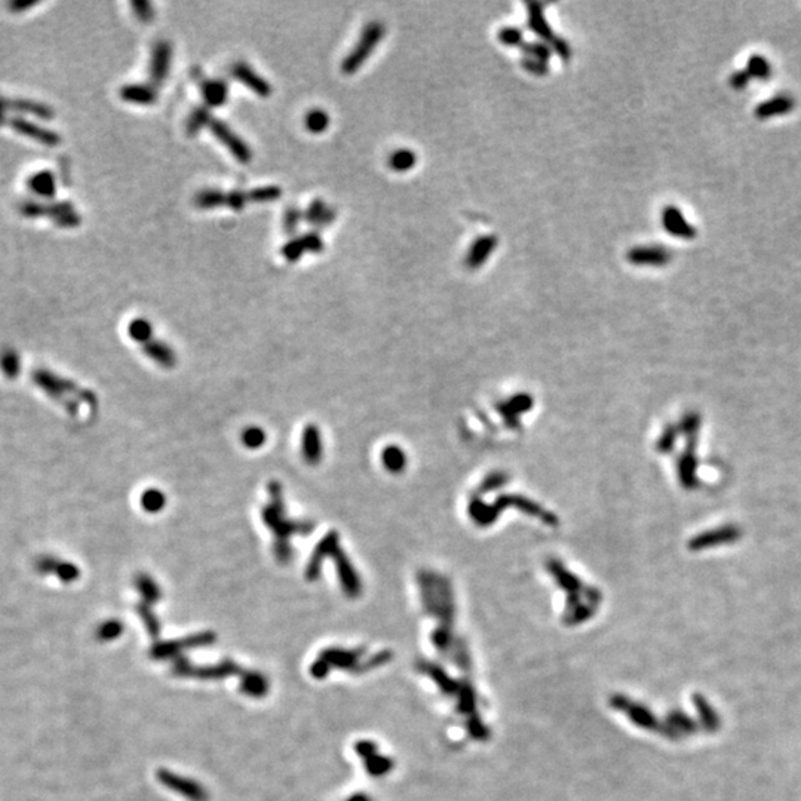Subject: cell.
<instances>
[{"label":"cell","mask_w":801,"mask_h":801,"mask_svg":"<svg viewBox=\"0 0 801 801\" xmlns=\"http://www.w3.org/2000/svg\"><path fill=\"white\" fill-rule=\"evenodd\" d=\"M301 239H303L306 252H315V254L322 252V249H324V242H322L321 236H319L316 232H309V233L303 234V236H301Z\"/></svg>","instance_id":"74e56055"},{"label":"cell","mask_w":801,"mask_h":801,"mask_svg":"<svg viewBox=\"0 0 801 801\" xmlns=\"http://www.w3.org/2000/svg\"><path fill=\"white\" fill-rule=\"evenodd\" d=\"M241 441L247 448H260L266 443V432L259 426H249L242 432Z\"/></svg>","instance_id":"4dcf8cb0"},{"label":"cell","mask_w":801,"mask_h":801,"mask_svg":"<svg viewBox=\"0 0 801 801\" xmlns=\"http://www.w3.org/2000/svg\"><path fill=\"white\" fill-rule=\"evenodd\" d=\"M172 48L167 41H159L155 43L152 51V60L149 67V76L152 85H162L167 81L171 68Z\"/></svg>","instance_id":"ba28073f"},{"label":"cell","mask_w":801,"mask_h":801,"mask_svg":"<svg viewBox=\"0 0 801 801\" xmlns=\"http://www.w3.org/2000/svg\"><path fill=\"white\" fill-rule=\"evenodd\" d=\"M156 776L162 782V785H165L167 788L189 798L190 801H207L208 800V794H207L205 788L200 787L197 782H195V780H190L187 777H181L175 773H171V772L163 770V769L157 770Z\"/></svg>","instance_id":"52a82bcc"},{"label":"cell","mask_w":801,"mask_h":801,"mask_svg":"<svg viewBox=\"0 0 801 801\" xmlns=\"http://www.w3.org/2000/svg\"><path fill=\"white\" fill-rule=\"evenodd\" d=\"M208 128L211 134L224 145L236 160H239L241 163L251 162L252 152L249 149V145L238 134H236L226 122L214 118Z\"/></svg>","instance_id":"277c9868"},{"label":"cell","mask_w":801,"mask_h":801,"mask_svg":"<svg viewBox=\"0 0 801 801\" xmlns=\"http://www.w3.org/2000/svg\"><path fill=\"white\" fill-rule=\"evenodd\" d=\"M389 168L395 172H407L417 163V155L411 149H398L389 156Z\"/></svg>","instance_id":"603a6c76"},{"label":"cell","mask_w":801,"mask_h":801,"mask_svg":"<svg viewBox=\"0 0 801 801\" xmlns=\"http://www.w3.org/2000/svg\"><path fill=\"white\" fill-rule=\"evenodd\" d=\"M130 336L133 340H135L140 344L148 343L149 340L153 339V326L149 321H145L143 318H137L130 324Z\"/></svg>","instance_id":"83f0119b"},{"label":"cell","mask_w":801,"mask_h":801,"mask_svg":"<svg viewBox=\"0 0 801 801\" xmlns=\"http://www.w3.org/2000/svg\"><path fill=\"white\" fill-rule=\"evenodd\" d=\"M143 352L145 353V356L150 358L152 361H155L157 366H162L165 368H172L177 362V356L174 349L171 346H168L165 341H160V340H149L148 343L141 344Z\"/></svg>","instance_id":"9a60e30c"},{"label":"cell","mask_w":801,"mask_h":801,"mask_svg":"<svg viewBox=\"0 0 801 801\" xmlns=\"http://www.w3.org/2000/svg\"><path fill=\"white\" fill-rule=\"evenodd\" d=\"M311 671H312V676H314L315 678H324V677L326 676V673H329L330 666L326 665V662H324V661L319 658V661L312 665V669H311Z\"/></svg>","instance_id":"60d3db41"},{"label":"cell","mask_w":801,"mask_h":801,"mask_svg":"<svg viewBox=\"0 0 801 801\" xmlns=\"http://www.w3.org/2000/svg\"><path fill=\"white\" fill-rule=\"evenodd\" d=\"M521 66L525 71H529V73H532V75H536V76H544V75H548V71H549L548 63L536 60V58L522 57Z\"/></svg>","instance_id":"d590c367"},{"label":"cell","mask_w":801,"mask_h":801,"mask_svg":"<svg viewBox=\"0 0 801 801\" xmlns=\"http://www.w3.org/2000/svg\"><path fill=\"white\" fill-rule=\"evenodd\" d=\"M193 202L199 210H212L218 207H224V192L218 189L200 190L195 196Z\"/></svg>","instance_id":"cb8c5ba5"},{"label":"cell","mask_w":801,"mask_h":801,"mask_svg":"<svg viewBox=\"0 0 801 801\" xmlns=\"http://www.w3.org/2000/svg\"><path fill=\"white\" fill-rule=\"evenodd\" d=\"M661 220L666 233L673 236V238L684 239V241H691L696 238L698 234L696 227L687 220L678 207L676 205L665 207L662 211Z\"/></svg>","instance_id":"8992f818"},{"label":"cell","mask_w":801,"mask_h":801,"mask_svg":"<svg viewBox=\"0 0 801 801\" xmlns=\"http://www.w3.org/2000/svg\"><path fill=\"white\" fill-rule=\"evenodd\" d=\"M135 588L140 591L143 596V603L153 606V603H156V601L162 598L160 586L156 584V580L152 576L145 573H140L135 577Z\"/></svg>","instance_id":"d6986e66"},{"label":"cell","mask_w":801,"mask_h":801,"mask_svg":"<svg viewBox=\"0 0 801 801\" xmlns=\"http://www.w3.org/2000/svg\"><path fill=\"white\" fill-rule=\"evenodd\" d=\"M207 107H220L227 101L229 86L223 79H207L200 85Z\"/></svg>","instance_id":"e0dca14e"},{"label":"cell","mask_w":801,"mask_h":801,"mask_svg":"<svg viewBox=\"0 0 801 801\" xmlns=\"http://www.w3.org/2000/svg\"><path fill=\"white\" fill-rule=\"evenodd\" d=\"M232 75L236 81H239L242 85H245L248 89H251L252 93H256L259 97L267 98L272 94V86L270 83L260 76L259 73L254 70L249 64L244 63V61H238L234 63L232 67Z\"/></svg>","instance_id":"9c48e42d"},{"label":"cell","mask_w":801,"mask_h":801,"mask_svg":"<svg viewBox=\"0 0 801 801\" xmlns=\"http://www.w3.org/2000/svg\"><path fill=\"white\" fill-rule=\"evenodd\" d=\"M527 11H529L527 12V23H529V29L536 36H539L546 45H549L552 48L559 38L552 31L548 21H546L544 5L539 2H530L527 4Z\"/></svg>","instance_id":"8fae6325"},{"label":"cell","mask_w":801,"mask_h":801,"mask_svg":"<svg viewBox=\"0 0 801 801\" xmlns=\"http://www.w3.org/2000/svg\"><path fill=\"white\" fill-rule=\"evenodd\" d=\"M120 632H122V625L119 622H110L105 626V631H103V635L108 636V639H112V636L115 639V636H118Z\"/></svg>","instance_id":"b9f144b4"},{"label":"cell","mask_w":801,"mask_h":801,"mask_svg":"<svg viewBox=\"0 0 801 801\" xmlns=\"http://www.w3.org/2000/svg\"><path fill=\"white\" fill-rule=\"evenodd\" d=\"M167 505V497L163 495V491L157 488L145 490L141 496V506L145 512L157 514L160 512Z\"/></svg>","instance_id":"d4e9b609"},{"label":"cell","mask_w":801,"mask_h":801,"mask_svg":"<svg viewBox=\"0 0 801 801\" xmlns=\"http://www.w3.org/2000/svg\"><path fill=\"white\" fill-rule=\"evenodd\" d=\"M301 456L304 462L311 466H316L322 460V435L316 425H307L301 433Z\"/></svg>","instance_id":"7c38bea8"},{"label":"cell","mask_w":801,"mask_h":801,"mask_svg":"<svg viewBox=\"0 0 801 801\" xmlns=\"http://www.w3.org/2000/svg\"><path fill=\"white\" fill-rule=\"evenodd\" d=\"M385 36V26L380 21H371L362 30L359 41L355 43L353 49L346 56L341 63V71L344 75H353L361 66L366 64L371 53L376 51L377 45Z\"/></svg>","instance_id":"3957f363"},{"label":"cell","mask_w":801,"mask_h":801,"mask_svg":"<svg viewBox=\"0 0 801 801\" xmlns=\"http://www.w3.org/2000/svg\"><path fill=\"white\" fill-rule=\"evenodd\" d=\"M626 259L634 266L663 267L671 263L672 252L663 245H641L631 248Z\"/></svg>","instance_id":"5b68a950"},{"label":"cell","mask_w":801,"mask_h":801,"mask_svg":"<svg viewBox=\"0 0 801 801\" xmlns=\"http://www.w3.org/2000/svg\"><path fill=\"white\" fill-rule=\"evenodd\" d=\"M267 493L269 502L263 506L262 518L264 525L273 533V554L277 561L286 564L293 558L291 539L297 534H311L315 530V524L312 521H299L286 517L282 485L278 481L269 482Z\"/></svg>","instance_id":"6da1fadb"},{"label":"cell","mask_w":801,"mask_h":801,"mask_svg":"<svg viewBox=\"0 0 801 801\" xmlns=\"http://www.w3.org/2000/svg\"><path fill=\"white\" fill-rule=\"evenodd\" d=\"M212 115L210 107L202 105V107H196L195 110L190 113V116L186 120V133L190 137L197 135L200 131L204 128H208L211 120H212Z\"/></svg>","instance_id":"ffe728a7"},{"label":"cell","mask_w":801,"mask_h":801,"mask_svg":"<svg viewBox=\"0 0 801 801\" xmlns=\"http://www.w3.org/2000/svg\"><path fill=\"white\" fill-rule=\"evenodd\" d=\"M301 218H303V212L297 207H289L284 215V230L288 234L296 233Z\"/></svg>","instance_id":"e575fe53"},{"label":"cell","mask_w":801,"mask_h":801,"mask_svg":"<svg viewBox=\"0 0 801 801\" xmlns=\"http://www.w3.org/2000/svg\"><path fill=\"white\" fill-rule=\"evenodd\" d=\"M381 462L391 472H400L405 466V454L399 447H388L381 453Z\"/></svg>","instance_id":"4316f807"},{"label":"cell","mask_w":801,"mask_h":801,"mask_svg":"<svg viewBox=\"0 0 801 801\" xmlns=\"http://www.w3.org/2000/svg\"><path fill=\"white\" fill-rule=\"evenodd\" d=\"M131 6L135 16L143 23H150L155 18V9L150 2H141V0H137V2L131 4Z\"/></svg>","instance_id":"8d00e7d4"},{"label":"cell","mask_w":801,"mask_h":801,"mask_svg":"<svg viewBox=\"0 0 801 801\" xmlns=\"http://www.w3.org/2000/svg\"><path fill=\"white\" fill-rule=\"evenodd\" d=\"M303 217L307 223L322 227V226H329L334 220L336 211L330 207H326L321 199H316L309 205Z\"/></svg>","instance_id":"ac0fdd59"},{"label":"cell","mask_w":801,"mask_h":801,"mask_svg":"<svg viewBox=\"0 0 801 801\" xmlns=\"http://www.w3.org/2000/svg\"><path fill=\"white\" fill-rule=\"evenodd\" d=\"M34 183H41L39 187H36L38 190L36 192H41L45 196H51L52 193H56V181L49 175V174H42L39 178L34 180Z\"/></svg>","instance_id":"ab89813d"},{"label":"cell","mask_w":801,"mask_h":801,"mask_svg":"<svg viewBox=\"0 0 801 801\" xmlns=\"http://www.w3.org/2000/svg\"><path fill=\"white\" fill-rule=\"evenodd\" d=\"M248 195H249L251 202L267 204V202H273V200L279 199L282 196V190L277 186H266V187L252 189V190L248 192Z\"/></svg>","instance_id":"f546056e"},{"label":"cell","mask_w":801,"mask_h":801,"mask_svg":"<svg viewBox=\"0 0 801 801\" xmlns=\"http://www.w3.org/2000/svg\"><path fill=\"white\" fill-rule=\"evenodd\" d=\"M214 641V634L211 632H202V634H197V635H192L189 636L187 640H183L181 643H165V644H156L152 650L153 656L157 659H163L167 656H171L172 653H177L180 648H186V647H197V646H205V644H211Z\"/></svg>","instance_id":"5bb4252c"},{"label":"cell","mask_w":801,"mask_h":801,"mask_svg":"<svg viewBox=\"0 0 801 801\" xmlns=\"http://www.w3.org/2000/svg\"><path fill=\"white\" fill-rule=\"evenodd\" d=\"M795 107V100L788 94H779L766 101H761L754 110V116L760 120H768L776 116H785Z\"/></svg>","instance_id":"4fadbf2b"},{"label":"cell","mask_w":801,"mask_h":801,"mask_svg":"<svg viewBox=\"0 0 801 801\" xmlns=\"http://www.w3.org/2000/svg\"><path fill=\"white\" fill-rule=\"evenodd\" d=\"M745 70L751 79L757 81H769L773 73L770 61L766 57L760 56V53H753L748 61H746Z\"/></svg>","instance_id":"44dd1931"},{"label":"cell","mask_w":801,"mask_h":801,"mask_svg":"<svg viewBox=\"0 0 801 801\" xmlns=\"http://www.w3.org/2000/svg\"><path fill=\"white\" fill-rule=\"evenodd\" d=\"M304 252H306V248H304V244H303L301 238L289 239L282 248V256L288 262H297Z\"/></svg>","instance_id":"836d02e7"},{"label":"cell","mask_w":801,"mask_h":801,"mask_svg":"<svg viewBox=\"0 0 801 801\" xmlns=\"http://www.w3.org/2000/svg\"><path fill=\"white\" fill-rule=\"evenodd\" d=\"M750 81H751V78H750L748 73H746V70H736V71L732 73L730 78H729V85L736 91H742V89L748 86Z\"/></svg>","instance_id":"f35d334b"},{"label":"cell","mask_w":801,"mask_h":801,"mask_svg":"<svg viewBox=\"0 0 801 801\" xmlns=\"http://www.w3.org/2000/svg\"><path fill=\"white\" fill-rule=\"evenodd\" d=\"M325 558H331L336 562L340 585L344 594L351 598L359 596L361 594L359 576L355 572V567L352 566L348 555H346L344 551L341 549L340 536L337 532H330L318 543L315 551L312 552L311 559L307 562V567H306L307 580H316L319 577Z\"/></svg>","instance_id":"7a4b0ae2"},{"label":"cell","mask_w":801,"mask_h":801,"mask_svg":"<svg viewBox=\"0 0 801 801\" xmlns=\"http://www.w3.org/2000/svg\"><path fill=\"white\" fill-rule=\"evenodd\" d=\"M120 98L126 103L150 105L157 100V93L153 85L148 83H131L120 89Z\"/></svg>","instance_id":"2e32d148"},{"label":"cell","mask_w":801,"mask_h":801,"mask_svg":"<svg viewBox=\"0 0 801 801\" xmlns=\"http://www.w3.org/2000/svg\"><path fill=\"white\" fill-rule=\"evenodd\" d=\"M269 683L259 672H245L242 677V691L252 698H262L267 693Z\"/></svg>","instance_id":"7402d4cb"},{"label":"cell","mask_w":801,"mask_h":801,"mask_svg":"<svg viewBox=\"0 0 801 801\" xmlns=\"http://www.w3.org/2000/svg\"><path fill=\"white\" fill-rule=\"evenodd\" d=\"M251 202L249 200V195L248 192H242V190H232L224 193V207H229L234 211H239L242 208H245V205Z\"/></svg>","instance_id":"d6a6232c"},{"label":"cell","mask_w":801,"mask_h":801,"mask_svg":"<svg viewBox=\"0 0 801 801\" xmlns=\"http://www.w3.org/2000/svg\"><path fill=\"white\" fill-rule=\"evenodd\" d=\"M348 801H367V797H363V794H362V795H356V797H352V798H349Z\"/></svg>","instance_id":"7bdbcfd3"},{"label":"cell","mask_w":801,"mask_h":801,"mask_svg":"<svg viewBox=\"0 0 801 801\" xmlns=\"http://www.w3.org/2000/svg\"><path fill=\"white\" fill-rule=\"evenodd\" d=\"M497 38L506 46H522L524 33L518 27H503L499 31Z\"/></svg>","instance_id":"1f68e13d"},{"label":"cell","mask_w":801,"mask_h":801,"mask_svg":"<svg viewBox=\"0 0 801 801\" xmlns=\"http://www.w3.org/2000/svg\"><path fill=\"white\" fill-rule=\"evenodd\" d=\"M524 57H529V58H536L540 61L548 63L551 56H552V48L549 45H546L544 42H530V43H522L521 48Z\"/></svg>","instance_id":"f1b7e54d"},{"label":"cell","mask_w":801,"mask_h":801,"mask_svg":"<svg viewBox=\"0 0 801 801\" xmlns=\"http://www.w3.org/2000/svg\"><path fill=\"white\" fill-rule=\"evenodd\" d=\"M304 125L312 134H322L325 133V130H329L330 115L321 110V108H314V110L306 115Z\"/></svg>","instance_id":"484cf974"},{"label":"cell","mask_w":801,"mask_h":801,"mask_svg":"<svg viewBox=\"0 0 801 801\" xmlns=\"http://www.w3.org/2000/svg\"><path fill=\"white\" fill-rule=\"evenodd\" d=\"M499 239L496 234H484L472 242L465 257V266L470 270H477L485 264L497 248Z\"/></svg>","instance_id":"30bf717a"}]
</instances>
